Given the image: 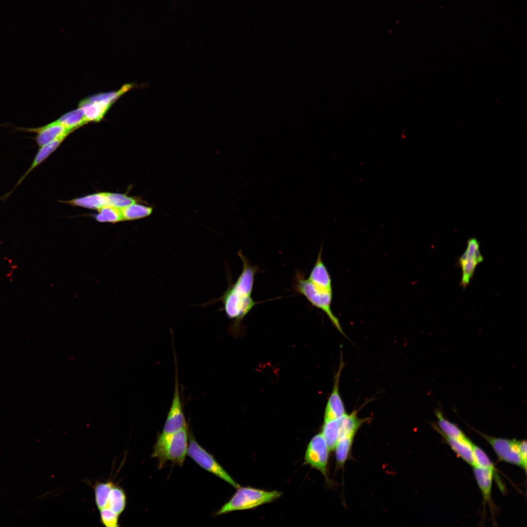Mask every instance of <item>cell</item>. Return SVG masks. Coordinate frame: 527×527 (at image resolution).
I'll use <instances>...</instances> for the list:
<instances>
[{
    "mask_svg": "<svg viewBox=\"0 0 527 527\" xmlns=\"http://www.w3.org/2000/svg\"><path fill=\"white\" fill-rule=\"evenodd\" d=\"M354 437L343 436L339 438L335 447L336 460L338 466H343L346 462L351 449Z\"/></svg>",
    "mask_w": 527,
    "mask_h": 527,
    "instance_id": "cell-24",
    "label": "cell"
},
{
    "mask_svg": "<svg viewBox=\"0 0 527 527\" xmlns=\"http://www.w3.org/2000/svg\"><path fill=\"white\" fill-rule=\"evenodd\" d=\"M112 103L106 101L88 102L82 100L79 103V107L83 111L86 122L100 121Z\"/></svg>",
    "mask_w": 527,
    "mask_h": 527,
    "instance_id": "cell-15",
    "label": "cell"
},
{
    "mask_svg": "<svg viewBox=\"0 0 527 527\" xmlns=\"http://www.w3.org/2000/svg\"><path fill=\"white\" fill-rule=\"evenodd\" d=\"M479 247L480 243L476 238L469 239L466 249L459 259V264L462 270L461 285L464 288L469 284L477 265L484 260Z\"/></svg>",
    "mask_w": 527,
    "mask_h": 527,
    "instance_id": "cell-8",
    "label": "cell"
},
{
    "mask_svg": "<svg viewBox=\"0 0 527 527\" xmlns=\"http://www.w3.org/2000/svg\"><path fill=\"white\" fill-rule=\"evenodd\" d=\"M107 206L122 208L132 204L137 203L138 199L126 195L106 192Z\"/></svg>",
    "mask_w": 527,
    "mask_h": 527,
    "instance_id": "cell-28",
    "label": "cell"
},
{
    "mask_svg": "<svg viewBox=\"0 0 527 527\" xmlns=\"http://www.w3.org/2000/svg\"><path fill=\"white\" fill-rule=\"evenodd\" d=\"M322 434L325 440L329 451L335 449L339 438V422L338 418L324 422Z\"/></svg>",
    "mask_w": 527,
    "mask_h": 527,
    "instance_id": "cell-20",
    "label": "cell"
},
{
    "mask_svg": "<svg viewBox=\"0 0 527 527\" xmlns=\"http://www.w3.org/2000/svg\"><path fill=\"white\" fill-rule=\"evenodd\" d=\"M66 203L75 206L98 210L102 207L107 206L106 192H99L88 195L67 201Z\"/></svg>",
    "mask_w": 527,
    "mask_h": 527,
    "instance_id": "cell-18",
    "label": "cell"
},
{
    "mask_svg": "<svg viewBox=\"0 0 527 527\" xmlns=\"http://www.w3.org/2000/svg\"><path fill=\"white\" fill-rule=\"evenodd\" d=\"M187 454L204 469L214 474L236 488L240 487L216 461L214 457L201 447L191 436L189 439Z\"/></svg>",
    "mask_w": 527,
    "mask_h": 527,
    "instance_id": "cell-5",
    "label": "cell"
},
{
    "mask_svg": "<svg viewBox=\"0 0 527 527\" xmlns=\"http://www.w3.org/2000/svg\"><path fill=\"white\" fill-rule=\"evenodd\" d=\"M344 367V363L341 352L339 367L334 376L332 391L329 397L325 409L324 422L336 419L346 414L345 405L339 390L340 377Z\"/></svg>",
    "mask_w": 527,
    "mask_h": 527,
    "instance_id": "cell-11",
    "label": "cell"
},
{
    "mask_svg": "<svg viewBox=\"0 0 527 527\" xmlns=\"http://www.w3.org/2000/svg\"><path fill=\"white\" fill-rule=\"evenodd\" d=\"M358 410L350 414H345L338 418L339 422V438L343 436H355L361 426L368 419H361L357 416Z\"/></svg>",
    "mask_w": 527,
    "mask_h": 527,
    "instance_id": "cell-16",
    "label": "cell"
},
{
    "mask_svg": "<svg viewBox=\"0 0 527 527\" xmlns=\"http://www.w3.org/2000/svg\"><path fill=\"white\" fill-rule=\"evenodd\" d=\"M479 433L491 445L501 461L516 465L524 469L519 452L518 441L493 437L482 433Z\"/></svg>",
    "mask_w": 527,
    "mask_h": 527,
    "instance_id": "cell-7",
    "label": "cell"
},
{
    "mask_svg": "<svg viewBox=\"0 0 527 527\" xmlns=\"http://www.w3.org/2000/svg\"><path fill=\"white\" fill-rule=\"evenodd\" d=\"M187 429V426L172 434L159 435L152 457L158 458L160 467L167 461L183 464L188 446Z\"/></svg>",
    "mask_w": 527,
    "mask_h": 527,
    "instance_id": "cell-3",
    "label": "cell"
},
{
    "mask_svg": "<svg viewBox=\"0 0 527 527\" xmlns=\"http://www.w3.org/2000/svg\"><path fill=\"white\" fill-rule=\"evenodd\" d=\"M440 433L451 449L464 461L471 466H475L472 449V442L469 444L447 437Z\"/></svg>",
    "mask_w": 527,
    "mask_h": 527,
    "instance_id": "cell-19",
    "label": "cell"
},
{
    "mask_svg": "<svg viewBox=\"0 0 527 527\" xmlns=\"http://www.w3.org/2000/svg\"><path fill=\"white\" fill-rule=\"evenodd\" d=\"M328 448L321 433L314 436L309 442L305 454V463L326 476Z\"/></svg>",
    "mask_w": 527,
    "mask_h": 527,
    "instance_id": "cell-9",
    "label": "cell"
},
{
    "mask_svg": "<svg viewBox=\"0 0 527 527\" xmlns=\"http://www.w3.org/2000/svg\"><path fill=\"white\" fill-rule=\"evenodd\" d=\"M519 452L524 465V469L527 471V442L526 440L518 441Z\"/></svg>",
    "mask_w": 527,
    "mask_h": 527,
    "instance_id": "cell-30",
    "label": "cell"
},
{
    "mask_svg": "<svg viewBox=\"0 0 527 527\" xmlns=\"http://www.w3.org/2000/svg\"><path fill=\"white\" fill-rule=\"evenodd\" d=\"M293 289L304 296L314 306L321 309L327 316L333 325L345 336L339 319L333 314L331 304L332 289H328L312 283L301 271L296 270L293 280Z\"/></svg>",
    "mask_w": 527,
    "mask_h": 527,
    "instance_id": "cell-2",
    "label": "cell"
},
{
    "mask_svg": "<svg viewBox=\"0 0 527 527\" xmlns=\"http://www.w3.org/2000/svg\"><path fill=\"white\" fill-rule=\"evenodd\" d=\"M70 129L75 130L87 123L83 110L79 108L61 116L56 121Z\"/></svg>",
    "mask_w": 527,
    "mask_h": 527,
    "instance_id": "cell-21",
    "label": "cell"
},
{
    "mask_svg": "<svg viewBox=\"0 0 527 527\" xmlns=\"http://www.w3.org/2000/svg\"><path fill=\"white\" fill-rule=\"evenodd\" d=\"M121 211L124 220L131 221L149 216L152 212L153 208L151 206L135 203L121 208Z\"/></svg>",
    "mask_w": 527,
    "mask_h": 527,
    "instance_id": "cell-22",
    "label": "cell"
},
{
    "mask_svg": "<svg viewBox=\"0 0 527 527\" xmlns=\"http://www.w3.org/2000/svg\"><path fill=\"white\" fill-rule=\"evenodd\" d=\"M133 86V84H126L117 91L96 94L83 100L88 102L105 101L113 103L122 95L132 88Z\"/></svg>",
    "mask_w": 527,
    "mask_h": 527,
    "instance_id": "cell-27",
    "label": "cell"
},
{
    "mask_svg": "<svg viewBox=\"0 0 527 527\" xmlns=\"http://www.w3.org/2000/svg\"><path fill=\"white\" fill-rule=\"evenodd\" d=\"M69 134V133L63 134L50 142L40 147V149L35 155L30 166L19 179L12 191L21 183L34 169L44 161L60 146Z\"/></svg>",
    "mask_w": 527,
    "mask_h": 527,
    "instance_id": "cell-13",
    "label": "cell"
},
{
    "mask_svg": "<svg viewBox=\"0 0 527 527\" xmlns=\"http://www.w3.org/2000/svg\"><path fill=\"white\" fill-rule=\"evenodd\" d=\"M14 128L15 131L36 133L37 135L35 140L39 147L50 142L63 134H70L74 130L64 126L56 121L39 127L24 128L14 126Z\"/></svg>",
    "mask_w": 527,
    "mask_h": 527,
    "instance_id": "cell-10",
    "label": "cell"
},
{
    "mask_svg": "<svg viewBox=\"0 0 527 527\" xmlns=\"http://www.w3.org/2000/svg\"><path fill=\"white\" fill-rule=\"evenodd\" d=\"M281 495L282 493L277 491H267L252 487H239L230 500L217 512L216 515L255 508L271 502Z\"/></svg>",
    "mask_w": 527,
    "mask_h": 527,
    "instance_id": "cell-4",
    "label": "cell"
},
{
    "mask_svg": "<svg viewBox=\"0 0 527 527\" xmlns=\"http://www.w3.org/2000/svg\"><path fill=\"white\" fill-rule=\"evenodd\" d=\"M96 220L101 223H117L124 221L121 208L105 206L99 209Z\"/></svg>",
    "mask_w": 527,
    "mask_h": 527,
    "instance_id": "cell-25",
    "label": "cell"
},
{
    "mask_svg": "<svg viewBox=\"0 0 527 527\" xmlns=\"http://www.w3.org/2000/svg\"><path fill=\"white\" fill-rule=\"evenodd\" d=\"M175 364V379L174 392L171 405L161 434L167 435L176 432L187 427L181 401L178 376L177 358L173 350Z\"/></svg>",
    "mask_w": 527,
    "mask_h": 527,
    "instance_id": "cell-6",
    "label": "cell"
},
{
    "mask_svg": "<svg viewBox=\"0 0 527 527\" xmlns=\"http://www.w3.org/2000/svg\"><path fill=\"white\" fill-rule=\"evenodd\" d=\"M126 505V496L124 489L114 484L108 494L104 508H108L120 516L124 510Z\"/></svg>",
    "mask_w": 527,
    "mask_h": 527,
    "instance_id": "cell-17",
    "label": "cell"
},
{
    "mask_svg": "<svg viewBox=\"0 0 527 527\" xmlns=\"http://www.w3.org/2000/svg\"><path fill=\"white\" fill-rule=\"evenodd\" d=\"M473 473L479 487L483 495L484 503H487L491 506V493L492 486V479L495 475L490 469L473 466Z\"/></svg>",
    "mask_w": 527,
    "mask_h": 527,
    "instance_id": "cell-14",
    "label": "cell"
},
{
    "mask_svg": "<svg viewBox=\"0 0 527 527\" xmlns=\"http://www.w3.org/2000/svg\"><path fill=\"white\" fill-rule=\"evenodd\" d=\"M238 254L243 263L242 271L235 283L229 281L227 288L218 300L222 302L227 317L232 320L229 329L233 334L239 333L243 318L253 308L264 302L255 301L251 296L259 267L253 265L241 250Z\"/></svg>",
    "mask_w": 527,
    "mask_h": 527,
    "instance_id": "cell-1",
    "label": "cell"
},
{
    "mask_svg": "<svg viewBox=\"0 0 527 527\" xmlns=\"http://www.w3.org/2000/svg\"><path fill=\"white\" fill-rule=\"evenodd\" d=\"M100 510L101 523L106 527H118L119 515L111 510L104 508Z\"/></svg>",
    "mask_w": 527,
    "mask_h": 527,
    "instance_id": "cell-29",
    "label": "cell"
},
{
    "mask_svg": "<svg viewBox=\"0 0 527 527\" xmlns=\"http://www.w3.org/2000/svg\"><path fill=\"white\" fill-rule=\"evenodd\" d=\"M435 415L437 418L438 426L432 425L433 428L438 432L459 441L469 444L471 442L465 435L462 430L454 423L446 419L442 411L438 408L435 409Z\"/></svg>",
    "mask_w": 527,
    "mask_h": 527,
    "instance_id": "cell-12",
    "label": "cell"
},
{
    "mask_svg": "<svg viewBox=\"0 0 527 527\" xmlns=\"http://www.w3.org/2000/svg\"><path fill=\"white\" fill-rule=\"evenodd\" d=\"M471 448L473 451L475 466L480 467L486 468L492 471L495 475V479L497 480V484L501 490L504 489L502 484L500 483L499 476L497 475L495 468L486 453L479 447L471 444Z\"/></svg>",
    "mask_w": 527,
    "mask_h": 527,
    "instance_id": "cell-23",
    "label": "cell"
},
{
    "mask_svg": "<svg viewBox=\"0 0 527 527\" xmlns=\"http://www.w3.org/2000/svg\"><path fill=\"white\" fill-rule=\"evenodd\" d=\"M112 481L97 482L94 486L95 501L98 508L100 510L105 507L108 494L114 485Z\"/></svg>",
    "mask_w": 527,
    "mask_h": 527,
    "instance_id": "cell-26",
    "label": "cell"
}]
</instances>
